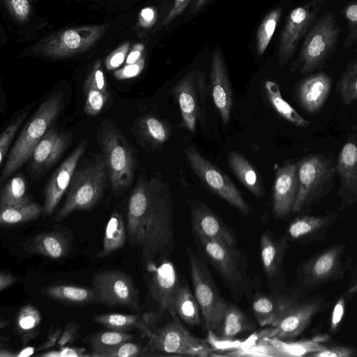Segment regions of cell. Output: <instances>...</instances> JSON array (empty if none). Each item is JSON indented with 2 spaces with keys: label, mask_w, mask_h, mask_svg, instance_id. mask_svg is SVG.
Segmentation results:
<instances>
[{
  "label": "cell",
  "mask_w": 357,
  "mask_h": 357,
  "mask_svg": "<svg viewBox=\"0 0 357 357\" xmlns=\"http://www.w3.org/2000/svg\"><path fill=\"white\" fill-rule=\"evenodd\" d=\"M127 232L131 245L142 249L146 264L172 252V197L170 187L160 176L138 180L128 203Z\"/></svg>",
  "instance_id": "6da1fadb"
},
{
  "label": "cell",
  "mask_w": 357,
  "mask_h": 357,
  "mask_svg": "<svg viewBox=\"0 0 357 357\" xmlns=\"http://www.w3.org/2000/svg\"><path fill=\"white\" fill-rule=\"evenodd\" d=\"M64 108L63 96L50 95L29 119L19 135L4 162L0 181L4 182L30 159L33 149Z\"/></svg>",
  "instance_id": "7a4b0ae2"
},
{
  "label": "cell",
  "mask_w": 357,
  "mask_h": 357,
  "mask_svg": "<svg viewBox=\"0 0 357 357\" xmlns=\"http://www.w3.org/2000/svg\"><path fill=\"white\" fill-rule=\"evenodd\" d=\"M98 138L112 191L120 195L133 181L136 167L133 150L112 123L102 125Z\"/></svg>",
  "instance_id": "3957f363"
},
{
  "label": "cell",
  "mask_w": 357,
  "mask_h": 357,
  "mask_svg": "<svg viewBox=\"0 0 357 357\" xmlns=\"http://www.w3.org/2000/svg\"><path fill=\"white\" fill-rule=\"evenodd\" d=\"M296 165L298 190L293 213L317 203L329 192L336 176L335 163L330 155L310 154Z\"/></svg>",
  "instance_id": "277c9868"
},
{
  "label": "cell",
  "mask_w": 357,
  "mask_h": 357,
  "mask_svg": "<svg viewBox=\"0 0 357 357\" xmlns=\"http://www.w3.org/2000/svg\"><path fill=\"white\" fill-rule=\"evenodd\" d=\"M107 168L103 158L75 172L63 206L52 220L60 222L77 210H89L102 197L107 187Z\"/></svg>",
  "instance_id": "5b68a950"
},
{
  "label": "cell",
  "mask_w": 357,
  "mask_h": 357,
  "mask_svg": "<svg viewBox=\"0 0 357 357\" xmlns=\"http://www.w3.org/2000/svg\"><path fill=\"white\" fill-rule=\"evenodd\" d=\"M339 36L335 15L326 12L307 32L294 69L304 75L320 68L333 54Z\"/></svg>",
  "instance_id": "8992f818"
},
{
  "label": "cell",
  "mask_w": 357,
  "mask_h": 357,
  "mask_svg": "<svg viewBox=\"0 0 357 357\" xmlns=\"http://www.w3.org/2000/svg\"><path fill=\"white\" fill-rule=\"evenodd\" d=\"M146 337L149 342L143 356L146 353L200 357L212 355L209 345L187 330L177 316L161 327H153Z\"/></svg>",
  "instance_id": "52a82bcc"
},
{
  "label": "cell",
  "mask_w": 357,
  "mask_h": 357,
  "mask_svg": "<svg viewBox=\"0 0 357 357\" xmlns=\"http://www.w3.org/2000/svg\"><path fill=\"white\" fill-rule=\"evenodd\" d=\"M181 112L180 127L195 132L197 123L203 125L208 93L204 73L192 70L181 77L172 89Z\"/></svg>",
  "instance_id": "ba28073f"
},
{
  "label": "cell",
  "mask_w": 357,
  "mask_h": 357,
  "mask_svg": "<svg viewBox=\"0 0 357 357\" xmlns=\"http://www.w3.org/2000/svg\"><path fill=\"white\" fill-rule=\"evenodd\" d=\"M183 153L192 172L207 188L243 214L250 213L251 208L227 174L202 155L194 146H188Z\"/></svg>",
  "instance_id": "9c48e42d"
},
{
  "label": "cell",
  "mask_w": 357,
  "mask_h": 357,
  "mask_svg": "<svg viewBox=\"0 0 357 357\" xmlns=\"http://www.w3.org/2000/svg\"><path fill=\"white\" fill-rule=\"evenodd\" d=\"M190 275L194 295L200 307L206 329L218 330L227 303L220 296L206 265L192 251H188Z\"/></svg>",
  "instance_id": "30bf717a"
},
{
  "label": "cell",
  "mask_w": 357,
  "mask_h": 357,
  "mask_svg": "<svg viewBox=\"0 0 357 357\" xmlns=\"http://www.w3.org/2000/svg\"><path fill=\"white\" fill-rule=\"evenodd\" d=\"M107 29L102 24L63 29L37 44L34 51L52 59L71 56L92 47Z\"/></svg>",
  "instance_id": "8fae6325"
},
{
  "label": "cell",
  "mask_w": 357,
  "mask_h": 357,
  "mask_svg": "<svg viewBox=\"0 0 357 357\" xmlns=\"http://www.w3.org/2000/svg\"><path fill=\"white\" fill-rule=\"evenodd\" d=\"M92 284L100 303L109 307L139 309L137 287L126 273L117 270L98 271L93 275Z\"/></svg>",
  "instance_id": "7c38bea8"
},
{
  "label": "cell",
  "mask_w": 357,
  "mask_h": 357,
  "mask_svg": "<svg viewBox=\"0 0 357 357\" xmlns=\"http://www.w3.org/2000/svg\"><path fill=\"white\" fill-rule=\"evenodd\" d=\"M324 4L325 0H311L290 12L278 44V56L281 66L294 54L301 39L312 28Z\"/></svg>",
  "instance_id": "4fadbf2b"
},
{
  "label": "cell",
  "mask_w": 357,
  "mask_h": 357,
  "mask_svg": "<svg viewBox=\"0 0 357 357\" xmlns=\"http://www.w3.org/2000/svg\"><path fill=\"white\" fill-rule=\"evenodd\" d=\"M321 307L320 299L294 301L270 328L259 333L261 338L291 339L301 333Z\"/></svg>",
  "instance_id": "5bb4252c"
},
{
  "label": "cell",
  "mask_w": 357,
  "mask_h": 357,
  "mask_svg": "<svg viewBox=\"0 0 357 357\" xmlns=\"http://www.w3.org/2000/svg\"><path fill=\"white\" fill-rule=\"evenodd\" d=\"M339 178L337 195L342 210L357 202V133H350L342 146L335 162Z\"/></svg>",
  "instance_id": "9a60e30c"
},
{
  "label": "cell",
  "mask_w": 357,
  "mask_h": 357,
  "mask_svg": "<svg viewBox=\"0 0 357 357\" xmlns=\"http://www.w3.org/2000/svg\"><path fill=\"white\" fill-rule=\"evenodd\" d=\"M150 273L149 291L151 297L162 311L172 312L173 303L180 286L178 274L174 264L162 258L159 264L155 261L146 264Z\"/></svg>",
  "instance_id": "2e32d148"
},
{
  "label": "cell",
  "mask_w": 357,
  "mask_h": 357,
  "mask_svg": "<svg viewBox=\"0 0 357 357\" xmlns=\"http://www.w3.org/2000/svg\"><path fill=\"white\" fill-rule=\"evenodd\" d=\"M86 148V142H82L52 175L44 191L43 215L45 217L50 216L53 213L69 188L78 162Z\"/></svg>",
  "instance_id": "e0dca14e"
},
{
  "label": "cell",
  "mask_w": 357,
  "mask_h": 357,
  "mask_svg": "<svg viewBox=\"0 0 357 357\" xmlns=\"http://www.w3.org/2000/svg\"><path fill=\"white\" fill-rule=\"evenodd\" d=\"M70 137L50 127L37 144L30 158V172L40 175L56 163L68 149Z\"/></svg>",
  "instance_id": "ac0fdd59"
},
{
  "label": "cell",
  "mask_w": 357,
  "mask_h": 357,
  "mask_svg": "<svg viewBox=\"0 0 357 357\" xmlns=\"http://www.w3.org/2000/svg\"><path fill=\"white\" fill-rule=\"evenodd\" d=\"M210 77L214 105L223 123L227 125L231 119L233 92L222 52L217 49L212 55Z\"/></svg>",
  "instance_id": "d6986e66"
},
{
  "label": "cell",
  "mask_w": 357,
  "mask_h": 357,
  "mask_svg": "<svg viewBox=\"0 0 357 357\" xmlns=\"http://www.w3.org/2000/svg\"><path fill=\"white\" fill-rule=\"evenodd\" d=\"M191 224L195 234L229 247L235 245V238L219 217L199 200L192 202Z\"/></svg>",
  "instance_id": "ffe728a7"
},
{
  "label": "cell",
  "mask_w": 357,
  "mask_h": 357,
  "mask_svg": "<svg viewBox=\"0 0 357 357\" xmlns=\"http://www.w3.org/2000/svg\"><path fill=\"white\" fill-rule=\"evenodd\" d=\"M298 190L297 165L287 163L276 172L273 190V211L284 218L292 212Z\"/></svg>",
  "instance_id": "44dd1931"
},
{
  "label": "cell",
  "mask_w": 357,
  "mask_h": 357,
  "mask_svg": "<svg viewBox=\"0 0 357 357\" xmlns=\"http://www.w3.org/2000/svg\"><path fill=\"white\" fill-rule=\"evenodd\" d=\"M201 246L211 263L227 281L234 285L243 282V273L237 254L229 247L220 242L195 234Z\"/></svg>",
  "instance_id": "7402d4cb"
},
{
  "label": "cell",
  "mask_w": 357,
  "mask_h": 357,
  "mask_svg": "<svg viewBox=\"0 0 357 357\" xmlns=\"http://www.w3.org/2000/svg\"><path fill=\"white\" fill-rule=\"evenodd\" d=\"M342 246L333 247L309 260L302 268L304 282L317 285L328 281L340 271Z\"/></svg>",
  "instance_id": "603a6c76"
},
{
  "label": "cell",
  "mask_w": 357,
  "mask_h": 357,
  "mask_svg": "<svg viewBox=\"0 0 357 357\" xmlns=\"http://www.w3.org/2000/svg\"><path fill=\"white\" fill-rule=\"evenodd\" d=\"M332 86L331 77L319 72L304 78L297 89L301 106L310 114L317 112L327 99Z\"/></svg>",
  "instance_id": "cb8c5ba5"
},
{
  "label": "cell",
  "mask_w": 357,
  "mask_h": 357,
  "mask_svg": "<svg viewBox=\"0 0 357 357\" xmlns=\"http://www.w3.org/2000/svg\"><path fill=\"white\" fill-rule=\"evenodd\" d=\"M27 252L51 259L64 257L70 248V241L63 233L56 231L40 233L22 243Z\"/></svg>",
  "instance_id": "d4e9b609"
},
{
  "label": "cell",
  "mask_w": 357,
  "mask_h": 357,
  "mask_svg": "<svg viewBox=\"0 0 357 357\" xmlns=\"http://www.w3.org/2000/svg\"><path fill=\"white\" fill-rule=\"evenodd\" d=\"M93 321L110 330L125 331L137 329L144 336L147 337L153 328L155 317L153 314L141 317L139 314L112 312L96 315L93 317Z\"/></svg>",
  "instance_id": "484cf974"
},
{
  "label": "cell",
  "mask_w": 357,
  "mask_h": 357,
  "mask_svg": "<svg viewBox=\"0 0 357 357\" xmlns=\"http://www.w3.org/2000/svg\"><path fill=\"white\" fill-rule=\"evenodd\" d=\"M137 130L142 142L151 150L161 148L169 139L171 126L151 114L142 116L137 121Z\"/></svg>",
  "instance_id": "4316f807"
},
{
  "label": "cell",
  "mask_w": 357,
  "mask_h": 357,
  "mask_svg": "<svg viewBox=\"0 0 357 357\" xmlns=\"http://www.w3.org/2000/svg\"><path fill=\"white\" fill-rule=\"evenodd\" d=\"M294 301L287 297L259 295L254 299L252 309L261 326H272Z\"/></svg>",
  "instance_id": "83f0119b"
},
{
  "label": "cell",
  "mask_w": 357,
  "mask_h": 357,
  "mask_svg": "<svg viewBox=\"0 0 357 357\" xmlns=\"http://www.w3.org/2000/svg\"><path fill=\"white\" fill-rule=\"evenodd\" d=\"M228 163L236 177L253 195L258 198L263 196L264 188L259 174L241 153L230 151Z\"/></svg>",
  "instance_id": "f1b7e54d"
},
{
  "label": "cell",
  "mask_w": 357,
  "mask_h": 357,
  "mask_svg": "<svg viewBox=\"0 0 357 357\" xmlns=\"http://www.w3.org/2000/svg\"><path fill=\"white\" fill-rule=\"evenodd\" d=\"M45 296L54 300L74 304L98 301L95 289L69 284H53L41 289Z\"/></svg>",
  "instance_id": "f546056e"
},
{
  "label": "cell",
  "mask_w": 357,
  "mask_h": 357,
  "mask_svg": "<svg viewBox=\"0 0 357 357\" xmlns=\"http://www.w3.org/2000/svg\"><path fill=\"white\" fill-rule=\"evenodd\" d=\"M252 328V325L243 312L236 306L228 303L219 327L214 334L220 339L228 340Z\"/></svg>",
  "instance_id": "4dcf8cb0"
},
{
  "label": "cell",
  "mask_w": 357,
  "mask_h": 357,
  "mask_svg": "<svg viewBox=\"0 0 357 357\" xmlns=\"http://www.w3.org/2000/svg\"><path fill=\"white\" fill-rule=\"evenodd\" d=\"M337 216V213H333L326 216L305 215L298 218L289 225L288 234L294 240L310 238L326 229Z\"/></svg>",
  "instance_id": "1f68e13d"
},
{
  "label": "cell",
  "mask_w": 357,
  "mask_h": 357,
  "mask_svg": "<svg viewBox=\"0 0 357 357\" xmlns=\"http://www.w3.org/2000/svg\"><path fill=\"white\" fill-rule=\"evenodd\" d=\"M200 311L196 298L188 287L180 284L174 299L172 315L194 326L200 323Z\"/></svg>",
  "instance_id": "d6a6232c"
},
{
  "label": "cell",
  "mask_w": 357,
  "mask_h": 357,
  "mask_svg": "<svg viewBox=\"0 0 357 357\" xmlns=\"http://www.w3.org/2000/svg\"><path fill=\"white\" fill-rule=\"evenodd\" d=\"M266 95L274 110L284 119L297 127H307L310 122L302 117L281 95L277 83L272 80L264 82Z\"/></svg>",
  "instance_id": "836d02e7"
},
{
  "label": "cell",
  "mask_w": 357,
  "mask_h": 357,
  "mask_svg": "<svg viewBox=\"0 0 357 357\" xmlns=\"http://www.w3.org/2000/svg\"><path fill=\"white\" fill-rule=\"evenodd\" d=\"M126 229L122 215L118 212H114L105 227L102 248L98 253L99 257H107L124 245Z\"/></svg>",
  "instance_id": "e575fe53"
},
{
  "label": "cell",
  "mask_w": 357,
  "mask_h": 357,
  "mask_svg": "<svg viewBox=\"0 0 357 357\" xmlns=\"http://www.w3.org/2000/svg\"><path fill=\"white\" fill-rule=\"evenodd\" d=\"M260 249L264 271L268 278H273L280 266L284 243L276 241L271 234L264 232L260 238Z\"/></svg>",
  "instance_id": "d590c367"
},
{
  "label": "cell",
  "mask_w": 357,
  "mask_h": 357,
  "mask_svg": "<svg viewBox=\"0 0 357 357\" xmlns=\"http://www.w3.org/2000/svg\"><path fill=\"white\" fill-rule=\"evenodd\" d=\"M43 213V206L35 202L0 208L1 225H14L36 220Z\"/></svg>",
  "instance_id": "8d00e7d4"
},
{
  "label": "cell",
  "mask_w": 357,
  "mask_h": 357,
  "mask_svg": "<svg viewBox=\"0 0 357 357\" xmlns=\"http://www.w3.org/2000/svg\"><path fill=\"white\" fill-rule=\"evenodd\" d=\"M40 322V313L35 306L29 304L20 310L16 319V328L24 344L37 335Z\"/></svg>",
  "instance_id": "74e56055"
},
{
  "label": "cell",
  "mask_w": 357,
  "mask_h": 357,
  "mask_svg": "<svg viewBox=\"0 0 357 357\" xmlns=\"http://www.w3.org/2000/svg\"><path fill=\"white\" fill-rule=\"evenodd\" d=\"M26 194V183L24 177L12 178L2 188L0 194V208L17 206L29 202Z\"/></svg>",
  "instance_id": "f35d334b"
},
{
  "label": "cell",
  "mask_w": 357,
  "mask_h": 357,
  "mask_svg": "<svg viewBox=\"0 0 357 357\" xmlns=\"http://www.w3.org/2000/svg\"><path fill=\"white\" fill-rule=\"evenodd\" d=\"M132 337V334L124 331L109 330L100 332L89 339L92 349L91 356L98 357L102 351L130 341Z\"/></svg>",
  "instance_id": "ab89813d"
},
{
  "label": "cell",
  "mask_w": 357,
  "mask_h": 357,
  "mask_svg": "<svg viewBox=\"0 0 357 357\" xmlns=\"http://www.w3.org/2000/svg\"><path fill=\"white\" fill-rule=\"evenodd\" d=\"M282 8L270 11L262 20L256 35L257 54L261 56L266 50L282 15Z\"/></svg>",
  "instance_id": "60d3db41"
},
{
  "label": "cell",
  "mask_w": 357,
  "mask_h": 357,
  "mask_svg": "<svg viewBox=\"0 0 357 357\" xmlns=\"http://www.w3.org/2000/svg\"><path fill=\"white\" fill-rule=\"evenodd\" d=\"M337 89L344 105H348L357 100V59L352 61L342 74Z\"/></svg>",
  "instance_id": "b9f144b4"
},
{
  "label": "cell",
  "mask_w": 357,
  "mask_h": 357,
  "mask_svg": "<svg viewBox=\"0 0 357 357\" xmlns=\"http://www.w3.org/2000/svg\"><path fill=\"white\" fill-rule=\"evenodd\" d=\"M84 91L86 96L84 112L89 116L98 114L107 102L109 93L93 88L84 89Z\"/></svg>",
  "instance_id": "7bdbcfd3"
},
{
  "label": "cell",
  "mask_w": 357,
  "mask_h": 357,
  "mask_svg": "<svg viewBox=\"0 0 357 357\" xmlns=\"http://www.w3.org/2000/svg\"><path fill=\"white\" fill-rule=\"evenodd\" d=\"M28 112H25L13 121L0 136V165L2 166L8 153L11 142L15 137L19 128L26 119Z\"/></svg>",
  "instance_id": "ee69618b"
},
{
  "label": "cell",
  "mask_w": 357,
  "mask_h": 357,
  "mask_svg": "<svg viewBox=\"0 0 357 357\" xmlns=\"http://www.w3.org/2000/svg\"><path fill=\"white\" fill-rule=\"evenodd\" d=\"M143 349L139 344L128 341L102 351L98 357L143 356Z\"/></svg>",
  "instance_id": "f6af8a7d"
},
{
  "label": "cell",
  "mask_w": 357,
  "mask_h": 357,
  "mask_svg": "<svg viewBox=\"0 0 357 357\" xmlns=\"http://www.w3.org/2000/svg\"><path fill=\"white\" fill-rule=\"evenodd\" d=\"M342 13L348 24V34L343 45L344 47H349L357 40V2L347 5Z\"/></svg>",
  "instance_id": "bcb514c9"
},
{
  "label": "cell",
  "mask_w": 357,
  "mask_h": 357,
  "mask_svg": "<svg viewBox=\"0 0 357 357\" xmlns=\"http://www.w3.org/2000/svg\"><path fill=\"white\" fill-rule=\"evenodd\" d=\"M93 88L104 93H109L105 75L101 66V61H96L84 84V89Z\"/></svg>",
  "instance_id": "7dc6e473"
},
{
  "label": "cell",
  "mask_w": 357,
  "mask_h": 357,
  "mask_svg": "<svg viewBox=\"0 0 357 357\" xmlns=\"http://www.w3.org/2000/svg\"><path fill=\"white\" fill-rule=\"evenodd\" d=\"M10 15L20 22H25L30 14L29 0H3Z\"/></svg>",
  "instance_id": "c3c4849f"
},
{
  "label": "cell",
  "mask_w": 357,
  "mask_h": 357,
  "mask_svg": "<svg viewBox=\"0 0 357 357\" xmlns=\"http://www.w3.org/2000/svg\"><path fill=\"white\" fill-rule=\"evenodd\" d=\"M129 46V43H125L107 56L105 59V66L107 70H115L123 63L128 56Z\"/></svg>",
  "instance_id": "681fc988"
},
{
  "label": "cell",
  "mask_w": 357,
  "mask_h": 357,
  "mask_svg": "<svg viewBox=\"0 0 357 357\" xmlns=\"http://www.w3.org/2000/svg\"><path fill=\"white\" fill-rule=\"evenodd\" d=\"M145 66L144 58H141L138 61L132 64H126L123 68L116 70L114 73L117 79H127L138 76Z\"/></svg>",
  "instance_id": "f907efd6"
},
{
  "label": "cell",
  "mask_w": 357,
  "mask_h": 357,
  "mask_svg": "<svg viewBox=\"0 0 357 357\" xmlns=\"http://www.w3.org/2000/svg\"><path fill=\"white\" fill-rule=\"evenodd\" d=\"M85 354L84 348H70L69 347H62L59 351H49L43 352L38 355L41 357H82L89 356Z\"/></svg>",
  "instance_id": "816d5d0a"
},
{
  "label": "cell",
  "mask_w": 357,
  "mask_h": 357,
  "mask_svg": "<svg viewBox=\"0 0 357 357\" xmlns=\"http://www.w3.org/2000/svg\"><path fill=\"white\" fill-rule=\"evenodd\" d=\"M79 330V326L78 323L75 321L68 323L57 342V345L62 347L67 344L73 342L77 336Z\"/></svg>",
  "instance_id": "f5cc1de1"
},
{
  "label": "cell",
  "mask_w": 357,
  "mask_h": 357,
  "mask_svg": "<svg viewBox=\"0 0 357 357\" xmlns=\"http://www.w3.org/2000/svg\"><path fill=\"white\" fill-rule=\"evenodd\" d=\"M353 350L343 347H335L328 349H323L315 354H313V356L319 357H348L353 355Z\"/></svg>",
  "instance_id": "db71d44e"
},
{
  "label": "cell",
  "mask_w": 357,
  "mask_h": 357,
  "mask_svg": "<svg viewBox=\"0 0 357 357\" xmlns=\"http://www.w3.org/2000/svg\"><path fill=\"white\" fill-rule=\"evenodd\" d=\"M190 0H174L173 5L165 17L162 24L167 25L183 13Z\"/></svg>",
  "instance_id": "11a10c76"
},
{
  "label": "cell",
  "mask_w": 357,
  "mask_h": 357,
  "mask_svg": "<svg viewBox=\"0 0 357 357\" xmlns=\"http://www.w3.org/2000/svg\"><path fill=\"white\" fill-rule=\"evenodd\" d=\"M345 310V301L343 298H340L336 302L331 314V328L335 330L341 322Z\"/></svg>",
  "instance_id": "9f6ffc18"
},
{
  "label": "cell",
  "mask_w": 357,
  "mask_h": 357,
  "mask_svg": "<svg viewBox=\"0 0 357 357\" xmlns=\"http://www.w3.org/2000/svg\"><path fill=\"white\" fill-rule=\"evenodd\" d=\"M157 18L156 10L153 7L143 8L139 15V23L144 28H150L155 22Z\"/></svg>",
  "instance_id": "6f0895ef"
},
{
  "label": "cell",
  "mask_w": 357,
  "mask_h": 357,
  "mask_svg": "<svg viewBox=\"0 0 357 357\" xmlns=\"http://www.w3.org/2000/svg\"><path fill=\"white\" fill-rule=\"evenodd\" d=\"M61 333L62 330L59 326L55 328H51L47 340L38 347V350L43 351L54 346L60 338Z\"/></svg>",
  "instance_id": "680465c9"
},
{
  "label": "cell",
  "mask_w": 357,
  "mask_h": 357,
  "mask_svg": "<svg viewBox=\"0 0 357 357\" xmlns=\"http://www.w3.org/2000/svg\"><path fill=\"white\" fill-rule=\"evenodd\" d=\"M144 51V46L142 44H136L132 48L131 51L128 54L126 62V64H132L138 61L142 57V54Z\"/></svg>",
  "instance_id": "91938a15"
},
{
  "label": "cell",
  "mask_w": 357,
  "mask_h": 357,
  "mask_svg": "<svg viewBox=\"0 0 357 357\" xmlns=\"http://www.w3.org/2000/svg\"><path fill=\"white\" fill-rule=\"evenodd\" d=\"M16 278L11 274L6 272L0 273V290L2 291L7 287L14 284Z\"/></svg>",
  "instance_id": "94428289"
},
{
  "label": "cell",
  "mask_w": 357,
  "mask_h": 357,
  "mask_svg": "<svg viewBox=\"0 0 357 357\" xmlns=\"http://www.w3.org/2000/svg\"><path fill=\"white\" fill-rule=\"evenodd\" d=\"M34 352V348L33 347H26L22 351H20L18 354H16V356L18 357H25V356H29L31 354H33Z\"/></svg>",
  "instance_id": "6125c7cd"
},
{
  "label": "cell",
  "mask_w": 357,
  "mask_h": 357,
  "mask_svg": "<svg viewBox=\"0 0 357 357\" xmlns=\"http://www.w3.org/2000/svg\"><path fill=\"white\" fill-rule=\"evenodd\" d=\"M209 0H195L193 13L197 12L201 9Z\"/></svg>",
  "instance_id": "be15d7a7"
},
{
  "label": "cell",
  "mask_w": 357,
  "mask_h": 357,
  "mask_svg": "<svg viewBox=\"0 0 357 357\" xmlns=\"http://www.w3.org/2000/svg\"><path fill=\"white\" fill-rule=\"evenodd\" d=\"M16 354L6 349L1 348L0 350V357H15Z\"/></svg>",
  "instance_id": "e7e4bbea"
},
{
  "label": "cell",
  "mask_w": 357,
  "mask_h": 357,
  "mask_svg": "<svg viewBox=\"0 0 357 357\" xmlns=\"http://www.w3.org/2000/svg\"><path fill=\"white\" fill-rule=\"evenodd\" d=\"M10 325V322L3 318H1L0 320V328L3 329L6 327H8Z\"/></svg>",
  "instance_id": "03108f58"
},
{
  "label": "cell",
  "mask_w": 357,
  "mask_h": 357,
  "mask_svg": "<svg viewBox=\"0 0 357 357\" xmlns=\"http://www.w3.org/2000/svg\"><path fill=\"white\" fill-rule=\"evenodd\" d=\"M356 288H357V284H356Z\"/></svg>",
  "instance_id": "003e7915"
}]
</instances>
